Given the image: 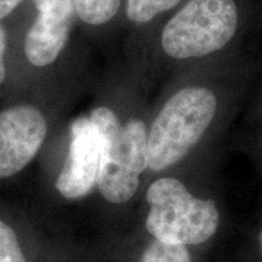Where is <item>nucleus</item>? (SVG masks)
I'll return each instance as SVG.
<instances>
[{
  "instance_id": "obj_10",
  "label": "nucleus",
  "mask_w": 262,
  "mask_h": 262,
  "mask_svg": "<svg viewBox=\"0 0 262 262\" xmlns=\"http://www.w3.org/2000/svg\"><path fill=\"white\" fill-rule=\"evenodd\" d=\"M141 262H192L185 245L168 244L156 241L148 245Z\"/></svg>"
},
{
  "instance_id": "obj_13",
  "label": "nucleus",
  "mask_w": 262,
  "mask_h": 262,
  "mask_svg": "<svg viewBox=\"0 0 262 262\" xmlns=\"http://www.w3.org/2000/svg\"><path fill=\"white\" fill-rule=\"evenodd\" d=\"M21 2L22 0H0V19L11 14Z\"/></svg>"
},
{
  "instance_id": "obj_14",
  "label": "nucleus",
  "mask_w": 262,
  "mask_h": 262,
  "mask_svg": "<svg viewBox=\"0 0 262 262\" xmlns=\"http://www.w3.org/2000/svg\"><path fill=\"white\" fill-rule=\"evenodd\" d=\"M260 248H261V253H262V229L260 232Z\"/></svg>"
},
{
  "instance_id": "obj_2",
  "label": "nucleus",
  "mask_w": 262,
  "mask_h": 262,
  "mask_svg": "<svg viewBox=\"0 0 262 262\" xmlns=\"http://www.w3.org/2000/svg\"><path fill=\"white\" fill-rule=\"evenodd\" d=\"M90 120L101 139L97 187L108 202L125 203L135 194L140 175L148 168V131L140 119H129L122 124L107 107L94 110Z\"/></svg>"
},
{
  "instance_id": "obj_3",
  "label": "nucleus",
  "mask_w": 262,
  "mask_h": 262,
  "mask_svg": "<svg viewBox=\"0 0 262 262\" xmlns=\"http://www.w3.org/2000/svg\"><path fill=\"white\" fill-rule=\"evenodd\" d=\"M147 202L150 206L147 231L163 243L202 244L216 233L220 224L216 203L196 198L178 179L153 182L147 191Z\"/></svg>"
},
{
  "instance_id": "obj_7",
  "label": "nucleus",
  "mask_w": 262,
  "mask_h": 262,
  "mask_svg": "<svg viewBox=\"0 0 262 262\" xmlns=\"http://www.w3.org/2000/svg\"><path fill=\"white\" fill-rule=\"evenodd\" d=\"M37 18L25 41L27 60L37 67L51 64L64 48L73 24V0H33Z\"/></svg>"
},
{
  "instance_id": "obj_8",
  "label": "nucleus",
  "mask_w": 262,
  "mask_h": 262,
  "mask_svg": "<svg viewBox=\"0 0 262 262\" xmlns=\"http://www.w3.org/2000/svg\"><path fill=\"white\" fill-rule=\"evenodd\" d=\"M75 12L91 26L107 24L119 11L122 0H73Z\"/></svg>"
},
{
  "instance_id": "obj_4",
  "label": "nucleus",
  "mask_w": 262,
  "mask_h": 262,
  "mask_svg": "<svg viewBox=\"0 0 262 262\" xmlns=\"http://www.w3.org/2000/svg\"><path fill=\"white\" fill-rule=\"evenodd\" d=\"M238 21L234 0H188L164 27L163 50L176 60L208 56L233 39Z\"/></svg>"
},
{
  "instance_id": "obj_9",
  "label": "nucleus",
  "mask_w": 262,
  "mask_h": 262,
  "mask_svg": "<svg viewBox=\"0 0 262 262\" xmlns=\"http://www.w3.org/2000/svg\"><path fill=\"white\" fill-rule=\"evenodd\" d=\"M181 0H127L126 14L135 24H148L157 16L169 11Z\"/></svg>"
},
{
  "instance_id": "obj_5",
  "label": "nucleus",
  "mask_w": 262,
  "mask_h": 262,
  "mask_svg": "<svg viewBox=\"0 0 262 262\" xmlns=\"http://www.w3.org/2000/svg\"><path fill=\"white\" fill-rule=\"evenodd\" d=\"M48 133L37 108L16 106L0 113V179L21 171L37 156Z\"/></svg>"
},
{
  "instance_id": "obj_1",
  "label": "nucleus",
  "mask_w": 262,
  "mask_h": 262,
  "mask_svg": "<svg viewBox=\"0 0 262 262\" xmlns=\"http://www.w3.org/2000/svg\"><path fill=\"white\" fill-rule=\"evenodd\" d=\"M216 110L217 100L208 88L188 86L173 94L148 131V168L163 171L181 162L204 136Z\"/></svg>"
},
{
  "instance_id": "obj_6",
  "label": "nucleus",
  "mask_w": 262,
  "mask_h": 262,
  "mask_svg": "<svg viewBox=\"0 0 262 262\" xmlns=\"http://www.w3.org/2000/svg\"><path fill=\"white\" fill-rule=\"evenodd\" d=\"M101 158V139L90 118H78L71 126L68 157L56 181L64 198L86 195L97 183Z\"/></svg>"
},
{
  "instance_id": "obj_11",
  "label": "nucleus",
  "mask_w": 262,
  "mask_h": 262,
  "mask_svg": "<svg viewBox=\"0 0 262 262\" xmlns=\"http://www.w3.org/2000/svg\"><path fill=\"white\" fill-rule=\"evenodd\" d=\"M0 262H26L15 232L3 221H0Z\"/></svg>"
},
{
  "instance_id": "obj_12",
  "label": "nucleus",
  "mask_w": 262,
  "mask_h": 262,
  "mask_svg": "<svg viewBox=\"0 0 262 262\" xmlns=\"http://www.w3.org/2000/svg\"><path fill=\"white\" fill-rule=\"evenodd\" d=\"M6 50V34L0 26V84L5 79L6 71H5V63H4V54Z\"/></svg>"
}]
</instances>
